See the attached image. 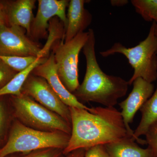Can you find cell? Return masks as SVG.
I'll return each instance as SVG.
<instances>
[{
	"mask_svg": "<svg viewBox=\"0 0 157 157\" xmlns=\"http://www.w3.org/2000/svg\"><path fill=\"white\" fill-rule=\"evenodd\" d=\"M88 32V38L82 48L86 71L83 81L73 95L79 102H95L105 107H114L118 99L126 95L128 82L119 76L107 75L102 71L96 57L94 32L92 29Z\"/></svg>",
	"mask_w": 157,
	"mask_h": 157,
	"instance_id": "cell-2",
	"label": "cell"
},
{
	"mask_svg": "<svg viewBox=\"0 0 157 157\" xmlns=\"http://www.w3.org/2000/svg\"><path fill=\"white\" fill-rule=\"evenodd\" d=\"M116 53L123 55L134 69L132 77L128 81L131 85L136 78H141L150 83L157 79V38L152 24L148 36L138 45L127 48L116 42L106 51L101 52V56L107 57Z\"/></svg>",
	"mask_w": 157,
	"mask_h": 157,
	"instance_id": "cell-4",
	"label": "cell"
},
{
	"mask_svg": "<svg viewBox=\"0 0 157 157\" xmlns=\"http://www.w3.org/2000/svg\"><path fill=\"white\" fill-rule=\"evenodd\" d=\"M4 2L8 25L22 28L30 38L31 25L34 17L33 10L36 1L16 0Z\"/></svg>",
	"mask_w": 157,
	"mask_h": 157,
	"instance_id": "cell-13",
	"label": "cell"
},
{
	"mask_svg": "<svg viewBox=\"0 0 157 157\" xmlns=\"http://www.w3.org/2000/svg\"><path fill=\"white\" fill-rule=\"evenodd\" d=\"M88 38V32H83L69 42L58 41L52 48L59 77L66 89L72 94L79 85L78 55Z\"/></svg>",
	"mask_w": 157,
	"mask_h": 157,
	"instance_id": "cell-6",
	"label": "cell"
},
{
	"mask_svg": "<svg viewBox=\"0 0 157 157\" xmlns=\"http://www.w3.org/2000/svg\"><path fill=\"white\" fill-rule=\"evenodd\" d=\"M39 58L36 56H2L0 59L17 73L25 70Z\"/></svg>",
	"mask_w": 157,
	"mask_h": 157,
	"instance_id": "cell-19",
	"label": "cell"
},
{
	"mask_svg": "<svg viewBox=\"0 0 157 157\" xmlns=\"http://www.w3.org/2000/svg\"><path fill=\"white\" fill-rule=\"evenodd\" d=\"M7 113L5 103L0 99V139L3 136L6 128Z\"/></svg>",
	"mask_w": 157,
	"mask_h": 157,
	"instance_id": "cell-24",
	"label": "cell"
},
{
	"mask_svg": "<svg viewBox=\"0 0 157 157\" xmlns=\"http://www.w3.org/2000/svg\"><path fill=\"white\" fill-rule=\"evenodd\" d=\"M131 2L146 21H154L157 17V0H132Z\"/></svg>",
	"mask_w": 157,
	"mask_h": 157,
	"instance_id": "cell-18",
	"label": "cell"
},
{
	"mask_svg": "<svg viewBox=\"0 0 157 157\" xmlns=\"http://www.w3.org/2000/svg\"><path fill=\"white\" fill-rule=\"evenodd\" d=\"M47 59L48 58H38L28 68L17 73L6 86L0 90V97L8 95L14 96L21 95L24 85L29 76L35 68L45 63Z\"/></svg>",
	"mask_w": 157,
	"mask_h": 157,
	"instance_id": "cell-16",
	"label": "cell"
},
{
	"mask_svg": "<svg viewBox=\"0 0 157 157\" xmlns=\"http://www.w3.org/2000/svg\"><path fill=\"white\" fill-rule=\"evenodd\" d=\"M22 92L71 125L69 107L62 101L44 78L32 73L24 85Z\"/></svg>",
	"mask_w": 157,
	"mask_h": 157,
	"instance_id": "cell-7",
	"label": "cell"
},
{
	"mask_svg": "<svg viewBox=\"0 0 157 157\" xmlns=\"http://www.w3.org/2000/svg\"><path fill=\"white\" fill-rule=\"evenodd\" d=\"M32 73L45 79L56 94L68 107L86 109L89 111L91 110L92 108H89L79 102L62 83L57 73L53 52H51L45 63L35 68Z\"/></svg>",
	"mask_w": 157,
	"mask_h": 157,
	"instance_id": "cell-11",
	"label": "cell"
},
{
	"mask_svg": "<svg viewBox=\"0 0 157 157\" xmlns=\"http://www.w3.org/2000/svg\"><path fill=\"white\" fill-rule=\"evenodd\" d=\"M140 111L141 118L134 131V135L138 143L145 144H147L145 140L140 139L139 137L145 135L149 128L157 120V86L152 95L140 107Z\"/></svg>",
	"mask_w": 157,
	"mask_h": 157,
	"instance_id": "cell-15",
	"label": "cell"
},
{
	"mask_svg": "<svg viewBox=\"0 0 157 157\" xmlns=\"http://www.w3.org/2000/svg\"><path fill=\"white\" fill-rule=\"evenodd\" d=\"M49 35L46 44L41 48L38 58H48L49 52L58 41L64 42L65 30L64 25L58 17H55L50 20L48 29Z\"/></svg>",
	"mask_w": 157,
	"mask_h": 157,
	"instance_id": "cell-17",
	"label": "cell"
},
{
	"mask_svg": "<svg viewBox=\"0 0 157 157\" xmlns=\"http://www.w3.org/2000/svg\"><path fill=\"white\" fill-rule=\"evenodd\" d=\"M152 23L153 24L155 34L157 38V23L155 22V21H153Z\"/></svg>",
	"mask_w": 157,
	"mask_h": 157,
	"instance_id": "cell-28",
	"label": "cell"
},
{
	"mask_svg": "<svg viewBox=\"0 0 157 157\" xmlns=\"http://www.w3.org/2000/svg\"><path fill=\"white\" fill-rule=\"evenodd\" d=\"M145 141L153 152L157 153V120L153 123L145 135Z\"/></svg>",
	"mask_w": 157,
	"mask_h": 157,
	"instance_id": "cell-22",
	"label": "cell"
},
{
	"mask_svg": "<svg viewBox=\"0 0 157 157\" xmlns=\"http://www.w3.org/2000/svg\"><path fill=\"white\" fill-rule=\"evenodd\" d=\"M86 149H78L67 154H62L59 157H84Z\"/></svg>",
	"mask_w": 157,
	"mask_h": 157,
	"instance_id": "cell-26",
	"label": "cell"
},
{
	"mask_svg": "<svg viewBox=\"0 0 157 157\" xmlns=\"http://www.w3.org/2000/svg\"><path fill=\"white\" fill-rule=\"evenodd\" d=\"M17 26H0V56H36L41 48Z\"/></svg>",
	"mask_w": 157,
	"mask_h": 157,
	"instance_id": "cell-8",
	"label": "cell"
},
{
	"mask_svg": "<svg viewBox=\"0 0 157 157\" xmlns=\"http://www.w3.org/2000/svg\"><path fill=\"white\" fill-rule=\"evenodd\" d=\"M69 2L68 0H39L36 14L31 25L30 39L39 40L46 37L49 21L55 17L63 22L66 31L68 22L66 9Z\"/></svg>",
	"mask_w": 157,
	"mask_h": 157,
	"instance_id": "cell-9",
	"label": "cell"
},
{
	"mask_svg": "<svg viewBox=\"0 0 157 157\" xmlns=\"http://www.w3.org/2000/svg\"><path fill=\"white\" fill-rule=\"evenodd\" d=\"M84 0H71L68 6L67 25L65 31L64 42L71 41L91 23L92 16L85 8Z\"/></svg>",
	"mask_w": 157,
	"mask_h": 157,
	"instance_id": "cell-12",
	"label": "cell"
},
{
	"mask_svg": "<svg viewBox=\"0 0 157 157\" xmlns=\"http://www.w3.org/2000/svg\"><path fill=\"white\" fill-rule=\"evenodd\" d=\"M8 25L5 2H0V26Z\"/></svg>",
	"mask_w": 157,
	"mask_h": 157,
	"instance_id": "cell-25",
	"label": "cell"
},
{
	"mask_svg": "<svg viewBox=\"0 0 157 157\" xmlns=\"http://www.w3.org/2000/svg\"><path fill=\"white\" fill-rule=\"evenodd\" d=\"M133 139L104 145L109 157H152V150L140 147Z\"/></svg>",
	"mask_w": 157,
	"mask_h": 157,
	"instance_id": "cell-14",
	"label": "cell"
},
{
	"mask_svg": "<svg viewBox=\"0 0 157 157\" xmlns=\"http://www.w3.org/2000/svg\"><path fill=\"white\" fill-rule=\"evenodd\" d=\"M133 88L128 98L119 104L122 109L121 114L125 126L129 133L136 138L134 132L130 128L136 113L140 110L145 102L152 95L155 91L154 85L141 78H136L132 83Z\"/></svg>",
	"mask_w": 157,
	"mask_h": 157,
	"instance_id": "cell-10",
	"label": "cell"
},
{
	"mask_svg": "<svg viewBox=\"0 0 157 157\" xmlns=\"http://www.w3.org/2000/svg\"><path fill=\"white\" fill-rule=\"evenodd\" d=\"M152 157H157V153L153 152V156Z\"/></svg>",
	"mask_w": 157,
	"mask_h": 157,
	"instance_id": "cell-29",
	"label": "cell"
},
{
	"mask_svg": "<svg viewBox=\"0 0 157 157\" xmlns=\"http://www.w3.org/2000/svg\"><path fill=\"white\" fill-rule=\"evenodd\" d=\"M17 73L0 59V90L6 86Z\"/></svg>",
	"mask_w": 157,
	"mask_h": 157,
	"instance_id": "cell-21",
	"label": "cell"
},
{
	"mask_svg": "<svg viewBox=\"0 0 157 157\" xmlns=\"http://www.w3.org/2000/svg\"><path fill=\"white\" fill-rule=\"evenodd\" d=\"M84 157H109L104 145L86 149Z\"/></svg>",
	"mask_w": 157,
	"mask_h": 157,
	"instance_id": "cell-23",
	"label": "cell"
},
{
	"mask_svg": "<svg viewBox=\"0 0 157 157\" xmlns=\"http://www.w3.org/2000/svg\"><path fill=\"white\" fill-rule=\"evenodd\" d=\"M128 3V1L127 0H112L110 1V3L112 6L117 7L125 6Z\"/></svg>",
	"mask_w": 157,
	"mask_h": 157,
	"instance_id": "cell-27",
	"label": "cell"
},
{
	"mask_svg": "<svg viewBox=\"0 0 157 157\" xmlns=\"http://www.w3.org/2000/svg\"><path fill=\"white\" fill-rule=\"evenodd\" d=\"M63 151L62 150L58 148L43 149L11 157H59L63 154Z\"/></svg>",
	"mask_w": 157,
	"mask_h": 157,
	"instance_id": "cell-20",
	"label": "cell"
},
{
	"mask_svg": "<svg viewBox=\"0 0 157 157\" xmlns=\"http://www.w3.org/2000/svg\"><path fill=\"white\" fill-rule=\"evenodd\" d=\"M72 132L63 154L78 149L106 145L135 137L127 130L122 117L114 107H92L90 111L69 107Z\"/></svg>",
	"mask_w": 157,
	"mask_h": 157,
	"instance_id": "cell-1",
	"label": "cell"
},
{
	"mask_svg": "<svg viewBox=\"0 0 157 157\" xmlns=\"http://www.w3.org/2000/svg\"><path fill=\"white\" fill-rule=\"evenodd\" d=\"M70 135L61 132L39 131L26 126L18 120L11 127L8 140L0 149V157L21 152L54 148L63 150L67 146Z\"/></svg>",
	"mask_w": 157,
	"mask_h": 157,
	"instance_id": "cell-3",
	"label": "cell"
},
{
	"mask_svg": "<svg viewBox=\"0 0 157 157\" xmlns=\"http://www.w3.org/2000/svg\"><path fill=\"white\" fill-rule=\"evenodd\" d=\"M14 115L26 126L43 132H61L71 135L72 126L28 95L11 96Z\"/></svg>",
	"mask_w": 157,
	"mask_h": 157,
	"instance_id": "cell-5",
	"label": "cell"
}]
</instances>
